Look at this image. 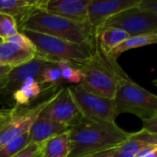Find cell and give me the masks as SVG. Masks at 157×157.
Wrapping results in <instances>:
<instances>
[{"label":"cell","mask_w":157,"mask_h":157,"mask_svg":"<svg viewBox=\"0 0 157 157\" xmlns=\"http://www.w3.org/2000/svg\"><path fill=\"white\" fill-rule=\"evenodd\" d=\"M71 151L68 157H81L118 147L130 132L116 122L82 118L68 130Z\"/></svg>","instance_id":"6da1fadb"},{"label":"cell","mask_w":157,"mask_h":157,"mask_svg":"<svg viewBox=\"0 0 157 157\" xmlns=\"http://www.w3.org/2000/svg\"><path fill=\"white\" fill-rule=\"evenodd\" d=\"M82 73L79 84L85 89L100 97L113 99L121 81L129 79L111 55L104 51L95 37V51L84 63L76 66Z\"/></svg>","instance_id":"7a4b0ae2"},{"label":"cell","mask_w":157,"mask_h":157,"mask_svg":"<svg viewBox=\"0 0 157 157\" xmlns=\"http://www.w3.org/2000/svg\"><path fill=\"white\" fill-rule=\"evenodd\" d=\"M17 29L20 31L26 29L46 34L75 44L95 42V37L88 23H77L40 9L31 13Z\"/></svg>","instance_id":"3957f363"},{"label":"cell","mask_w":157,"mask_h":157,"mask_svg":"<svg viewBox=\"0 0 157 157\" xmlns=\"http://www.w3.org/2000/svg\"><path fill=\"white\" fill-rule=\"evenodd\" d=\"M21 32L34 45L36 55L52 64L58 61H68L78 66L86 63L95 51V42L93 44H75L35 31L24 29Z\"/></svg>","instance_id":"277c9868"},{"label":"cell","mask_w":157,"mask_h":157,"mask_svg":"<svg viewBox=\"0 0 157 157\" xmlns=\"http://www.w3.org/2000/svg\"><path fill=\"white\" fill-rule=\"evenodd\" d=\"M115 112L132 113L142 120L157 116V97L131 78L120 82L113 98Z\"/></svg>","instance_id":"5b68a950"},{"label":"cell","mask_w":157,"mask_h":157,"mask_svg":"<svg viewBox=\"0 0 157 157\" xmlns=\"http://www.w3.org/2000/svg\"><path fill=\"white\" fill-rule=\"evenodd\" d=\"M68 87L84 118L115 122L117 115L113 99L96 95L80 85H74Z\"/></svg>","instance_id":"8992f818"},{"label":"cell","mask_w":157,"mask_h":157,"mask_svg":"<svg viewBox=\"0 0 157 157\" xmlns=\"http://www.w3.org/2000/svg\"><path fill=\"white\" fill-rule=\"evenodd\" d=\"M50 98L30 108L14 107L11 109L10 115L0 124V150L15 138L29 132L33 122L48 104Z\"/></svg>","instance_id":"52a82bcc"},{"label":"cell","mask_w":157,"mask_h":157,"mask_svg":"<svg viewBox=\"0 0 157 157\" xmlns=\"http://www.w3.org/2000/svg\"><path fill=\"white\" fill-rule=\"evenodd\" d=\"M101 28H117L130 36L157 31V15L144 11L136 5L112 16Z\"/></svg>","instance_id":"ba28073f"},{"label":"cell","mask_w":157,"mask_h":157,"mask_svg":"<svg viewBox=\"0 0 157 157\" xmlns=\"http://www.w3.org/2000/svg\"><path fill=\"white\" fill-rule=\"evenodd\" d=\"M40 114L68 129L83 118L69 87H63L55 92Z\"/></svg>","instance_id":"9c48e42d"},{"label":"cell","mask_w":157,"mask_h":157,"mask_svg":"<svg viewBox=\"0 0 157 157\" xmlns=\"http://www.w3.org/2000/svg\"><path fill=\"white\" fill-rule=\"evenodd\" d=\"M49 64H51L50 62L36 55L30 62L12 68L0 82V102L12 98V94L22 86L28 77H33L41 84V71Z\"/></svg>","instance_id":"30bf717a"},{"label":"cell","mask_w":157,"mask_h":157,"mask_svg":"<svg viewBox=\"0 0 157 157\" xmlns=\"http://www.w3.org/2000/svg\"><path fill=\"white\" fill-rule=\"evenodd\" d=\"M138 2L139 0H90L87 18L94 37L109 17L122 10L135 6Z\"/></svg>","instance_id":"8fae6325"},{"label":"cell","mask_w":157,"mask_h":157,"mask_svg":"<svg viewBox=\"0 0 157 157\" xmlns=\"http://www.w3.org/2000/svg\"><path fill=\"white\" fill-rule=\"evenodd\" d=\"M90 0H43L40 10L66 19L87 24Z\"/></svg>","instance_id":"7c38bea8"},{"label":"cell","mask_w":157,"mask_h":157,"mask_svg":"<svg viewBox=\"0 0 157 157\" xmlns=\"http://www.w3.org/2000/svg\"><path fill=\"white\" fill-rule=\"evenodd\" d=\"M151 144H157V135L142 129L130 133V136L115 148L112 157H135L143 148Z\"/></svg>","instance_id":"4fadbf2b"},{"label":"cell","mask_w":157,"mask_h":157,"mask_svg":"<svg viewBox=\"0 0 157 157\" xmlns=\"http://www.w3.org/2000/svg\"><path fill=\"white\" fill-rule=\"evenodd\" d=\"M43 0H0V13L15 18L17 27L35 10L40 9Z\"/></svg>","instance_id":"5bb4252c"},{"label":"cell","mask_w":157,"mask_h":157,"mask_svg":"<svg viewBox=\"0 0 157 157\" xmlns=\"http://www.w3.org/2000/svg\"><path fill=\"white\" fill-rule=\"evenodd\" d=\"M36 56L35 51L20 48L0 40V64L15 68L30 62Z\"/></svg>","instance_id":"9a60e30c"},{"label":"cell","mask_w":157,"mask_h":157,"mask_svg":"<svg viewBox=\"0 0 157 157\" xmlns=\"http://www.w3.org/2000/svg\"><path fill=\"white\" fill-rule=\"evenodd\" d=\"M68 130L69 129L67 127L56 123L39 114L29 132L30 143L40 144L47 139L54 135L63 133Z\"/></svg>","instance_id":"2e32d148"},{"label":"cell","mask_w":157,"mask_h":157,"mask_svg":"<svg viewBox=\"0 0 157 157\" xmlns=\"http://www.w3.org/2000/svg\"><path fill=\"white\" fill-rule=\"evenodd\" d=\"M71 146L68 131L54 135L40 144V157H68Z\"/></svg>","instance_id":"e0dca14e"},{"label":"cell","mask_w":157,"mask_h":157,"mask_svg":"<svg viewBox=\"0 0 157 157\" xmlns=\"http://www.w3.org/2000/svg\"><path fill=\"white\" fill-rule=\"evenodd\" d=\"M129 37L127 32L117 28H100L97 32L96 40L104 51L110 53Z\"/></svg>","instance_id":"ac0fdd59"},{"label":"cell","mask_w":157,"mask_h":157,"mask_svg":"<svg viewBox=\"0 0 157 157\" xmlns=\"http://www.w3.org/2000/svg\"><path fill=\"white\" fill-rule=\"evenodd\" d=\"M42 85L33 77H28L22 86L12 94V99L16 102L15 107H20L29 104L36 99L41 93Z\"/></svg>","instance_id":"d6986e66"},{"label":"cell","mask_w":157,"mask_h":157,"mask_svg":"<svg viewBox=\"0 0 157 157\" xmlns=\"http://www.w3.org/2000/svg\"><path fill=\"white\" fill-rule=\"evenodd\" d=\"M157 41V31H153L149 33H144V34H140V35H135V36H130L128 39H126L122 43H121L117 48L112 50L110 52L111 57L117 61L118 57L123 53L124 52L134 49V48H139L143 46H147L151 44H155Z\"/></svg>","instance_id":"ffe728a7"},{"label":"cell","mask_w":157,"mask_h":157,"mask_svg":"<svg viewBox=\"0 0 157 157\" xmlns=\"http://www.w3.org/2000/svg\"><path fill=\"white\" fill-rule=\"evenodd\" d=\"M55 65L61 72L62 78L74 85H79L82 81L81 71L72 63L68 61H58Z\"/></svg>","instance_id":"44dd1931"},{"label":"cell","mask_w":157,"mask_h":157,"mask_svg":"<svg viewBox=\"0 0 157 157\" xmlns=\"http://www.w3.org/2000/svg\"><path fill=\"white\" fill-rule=\"evenodd\" d=\"M29 144H30L29 133L27 132L25 134H22L15 138L11 142H9L0 150V157L14 156Z\"/></svg>","instance_id":"7402d4cb"},{"label":"cell","mask_w":157,"mask_h":157,"mask_svg":"<svg viewBox=\"0 0 157 157\" xmlns=\"http://www.w3.org/2000/svg\"><path fill=\"white\" fill-rule=\"evenodd\" d=\"M40 80L41 85L50 84L52 86H56L63 81L58 67L55 64L52 63L43 68L40 75Z\"/></svg>","instance_id":"603a6c76"},{"label":"cell","mask_w":157,"mask_h":157,"mask_svg":"<svg viewBox=\"0 0 157 157\" xmlns=\"http://www.w3.org/2000/svg\"><path fill=\"white\" fill-rule=\"evenodd\" d=\"M18 32L17 24L11 16L0 13V40H5Z\"/></svg>","instance_id":"cb8c5ba5"},{"label":"cell","mask_w":157,"mask_h":157,"mask_svg":"<svg viewBox=\"0 0 157 157\" xmlns=\"http://www.w3.org/2000/svg\"><path fill=\"white\" fill-rule=\"evenodd\" d=\"M6 42H9V43H13L20 48L26 49V50H30V51H35L34 45L32 44V42L29 40V38H27L22 32H17L16 34L12 35L11 37H8L5 40H2Z\"/></svg>","instance_id":"d4e9b609"},{"label":"cell","mask_w":157,"mask_h":157,"mask_svg":"<svg viewBox=\"0 0 157 157\" xmlns=\"http://www.w3.org/2000/svg\"><path fill=\"white\" fill-rule=\"evenodd\" d=\"M40 144L30 143L23 150L12 157H40Z\"/></svg>","instance_id":"484cf974"},{"label":"cell","mask_w":157,"mask_h":157,"mask_svg":"<svg viewBox=\"0 0 157 157\" xmlns=\"http://www.w3.org/2000/svg\"><path fill=\"white\" fill-rule=\"evenodd\" d=\"M137 6L144 11L157 15V2L155 0H139Z\"/></svg>","instance_id":"4316f807"},{"label":"cell","mask_w":157,"mask_h":157,"mask_svg":"<svg viewBox=\"0 0 157 157\" xmlns=\"http://www.w3.org/2000/svg\"><path fill=\"white\" fill-rule=\"evenodd\" d=\"M143 121V130L157 135V116H154L152 118L144 119Z\"/></svg>","instance_id":"83f0119b"},{"label":"cell","mask_w":157,"mask_h":157,"mask_svg":"<svg viewBox=\"0 0 157 157\" xmlns=\"http://www.w3.org/2000/svg\"><path fill=\"white\" fill-rule=\"evenodd\" d=\"M114 149L111 150H108V151H104L101 153H97V154H93V155H85V156L81 157H112L113 153H114Z\"/></svg>","instance_id":"f1b7e54d"},{"label":"cell","mask_w":157,"mask_h":157,"mask_svg":"<svg viewBox=\"0 0 157 157\" xmlns=\"http://www.w3.org/2000/svg\"><path fill=\"white\" fill-rule=\"evenodd\" d=\"M12 68L8 67V66H5V65H1L0 64V82L3 80V78L7 75V73L11 70Z\"/></svg>","instance_id":"f546056e"},{"label":"cell","mask_w":157,"mask_h":157,"mask_svg":"<svg viewBox=\"0 0 157 157\" xmlns=\"http://www.w3.org/2000/svg\"><path fill=\"white\" fill-rule=\"evenodd\" d=\"M11 109H0V124L10 115Z\"/></svg>","instance_id":"4dcf8cb0"},{"label":"cell","mask_w":157,"mask_h":157,"mask_svg":"<svg viewBox=\"0 0 157 157\" xmlns=\"http://www.w3.org/2000/svg\"><path fill=\"white\" fill-rule=\"evenodd\" d=\"M143 157H157V151H154V152H152V153H150V154Z\"/></svg>","instance_id":"1f68e13d"}]
</instances>
